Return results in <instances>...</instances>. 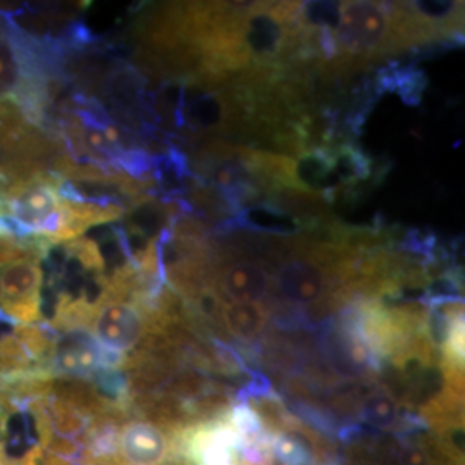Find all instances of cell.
I'll return each mask as SVG.
<instances>
[{
  "label": "cell",
  "mask_w": 465,
  "mask_h": 465,
  "mask_svg": "<svg viewBox=\"0 0 465 465\" xmlns=\"http://www.w3.org/2000/svg\"><path fill=\"white\" fill-rule=\"evenodd\" d=\"M95 305L97 311L92 328L95 340L104 349L123 355L142 341L145 334V321L142 311L134 303L99 297Z\"/></svg>",
  "instance_id": "3"
},
{
  "label": "cell",
  "mask_w": 465,
  "mask_h": 465,
  "mask_svg": "<svg viewBox=\"0 0 465 465\" xmlns=\"http://www.w3.org/2000/svg\"><path fill=\"white\" fill-rule=\"evenodd\" d=\"M88 465H116L113 464V462H109V460H99V462H92V464Z\"/></svg>",
  "instance_id": "17"
},
{
  "label": "cell",
  "mask_w": 465,
  "mask_h": 465,
  "mask_svg": "<svg viewBox=\"0 0 465 465\" xmlns=\"http://www.w3.org/2000/svg\"><path fill=\"white\" fill-rule=\"evenodd\" d=\"M40 262L42 257L38 253H30L0 266V280L4 290L2 302L42 300L44 269Z\"/></svg>",
  "instance_id": "6"
},
{
  "label": "cell",
  "mask_w": 465,
  "mask_h": 465,
  "mask_svg": "<svg viewBox=\"0 0 465 465\" xmlns=\"http://www.w3.org/2000/svg\"><path fill=\"white\" fill-rule=\"evenodd\" d=\"M390 36V4L341 2L340 23L334 30L336 55L374 61L386 55Z\"/></svg>",
  "instance_id": "1"
},
{
  "label": "cell",
  "mask_w": 465,
  "mask_h": 465,
  "mask_svg": "<svg viewBox=\"0 0 465 465\" xmlns=\"http://www.w3.org/2000/svg\"><path fill=\"white\" fill-rule=\"evenodd\" d=\"M397 465H431V459L422 447L403 443L397 450Z\"/></svg>",
  "instance_id": "16"
},
{
  "label": "cell",
  "mask_w": 465,
  "mask_h": 465,
  "mask_svg": "<svg viewBox=\"0 0 465 465\" xmlns=\"http://www.w3.org/2000/svg\"><path fill=\"white\" fill-rule=\"evenodd\" d=\"M341 2H307L300 5L299 23L302 28L316 32H332L340 23Z\"/></svg>",
  "instance_id": "13"
},
{
  "label": "cell",
  "mask_w": 465,
  "mask_h": 465,
  "mask_svg": "<svg viewBox=\"0 0 465 465\" xmlns=\"http://www.w3.org/2000/svg\"><path fill=\"white\" fill-rule=\"evenodd\" d=\"M124 357L104 349L95 336L86 330L61 332L50 357V372L57 378L84 380L100 369H119Z\"/></svg>",
  "instance_id": "2"
},
{
  "label": "cell",
  "mask_w": 465,
  "mask_h": 465,
  "mask_svg": "<svg viewBox=\"0 0 465 465\" xmlns=\"http://www.w3.org/2000/svg\"><path fill=\"white\" fill-rule=\"evenodd\" d=\"M269 269L259 261H230L217 267L214 286L234 303H259L271 290Z\"/></svg>",
  "instance_id": "5"
},
{
  "label": "cell",
  "mask_w": 465,
  "mask_h": 465,
  "mask_svg": "<svg viewBox=\"0 0 465 465\" xmlns=\"http://www.w3.org/2000/svg\"><path fill=\"white\" fill-rule=\"evenodd\" d=\"M424 86H426L424 74L414 67H397V69L386 67L380 73V78H378V90L397 92L400 97L409 102L411 105L419 104Z\"/></svg>",
  "instance_id": "12"
},
{
  "label": "cell",
  "mask_w": 465,
  "mask_h": 465,
  "mask_svg": "<svg viewBox=\"0 0 465 465\" xmlns=\"http://www.w3.org/2000/svg\"><path fill=\"white\" fill-rule=\"evenodd\" d=\"M274 290L282 299L297 305H312L322 299L332 286L326 269L303 257H292L276 269Z\"/></svg>",
  "instance_id": "4"
},
{
  "label": "cell",
  "mask_w": 465,
  "mask_h": 465,
  "mask_svg": "<svg viewBox=\"0 0 465 465\" xmlns=\"http://www.w3.org/2000/svg\"><path fill=\"white\" fill-rule=\"evenodd\" d=\"M272 464L274 465H311L307 449L299 440L286 434H278L272 441Z\"/></svg>",
  "instance_id": "15"
},
{
  "label": "cell",
  "mask_w": 465,
  "mask_h": 465,
  "mask_svg": "<svg viewBox=\"0 0 465 465\" xmlns=\"http://www.w3.org/2000/svg\"><path fill=\"white\" fill-rule=\"evenodd\" d=\"M2 297H4V290H2V280H0V302H2Z\"/></svg>",
  "instance_id": "18"
},
{
  "label": "cell",
  "mask_w": 465,
  "mask_h": 465,
  "mask_svg": "<svg viewBox=\"0 0 465 465\" xmlns=\"http://www.w3.org/2000/svg\"><path fill=\"white\" fill-rule=\"evenodd\" d=\"M362 419L367 424L380 428V430H391L399 424L400 407L397 400L386 393H372L364 400L362 405Z\"/></svg>",
  "instance_id": "14"
},
{
  "label": "cell",
  "mask_w": 465,
  "mask_h": 465,
  "mask_svg": "<svg viewBox=\"0 0 465 465\" xmlns=\"http://www.w3.org/2000/svg\"><path fill=\"white\" fill-rule=\"evenodd\" d=\"M236 223L249 232L276 236H293L300 230V224L293 217L282 214L269 203H257L238 213Z\"/></svg>",
  "instance_id": "10"
},
{
  "label": "cell",
  "mask_w": 465,
  "mask_h": 465,
  "mask_svg": "<svg viewBox=\"0 0 465 465\" xmlns=\"http://www.w3.org/2000/svg\"><path fill=\"white\" fill-rule=\"evenodd\" d=\"M40 407L47 419L50 431L55 436L74 440L76 436L84 434L88 428V417L80 414L64 400L49 395L45 399H40Z\"/></svg>",
  "instance_id": "11"
},
{
  "label": "cell",
  "mask_w": 465,
  "mask_h": 465,
  "mask_svg": "<svg viewBox=\"0 0 465 465\" xmlns=\"http://www.w3.org/2000/svg\"><path fill=\"white\" fill-rule=\"evenodd\" d=\"M132 465H134V464H132Z\"/></svg>",
  "instance_id": "19"
},
{
  "label": "cell",
  "mask_w": 465,
  "mask_h": 465,
  "mask_svg": "<svg viewBox=\"0 0 465 465\" xmlns=\"http://www.w3.org/2000/svg\"><path fill=\"white\" fill-rule=\"evenodd\" d=\"M238 445L240 434L234 428H216L199 434L192 443V451L200 465H232Z\"/></svg>",
  "instance_id": "8"
},
{
  "label": "cell",
  "mask_w": 465,
  "mask_h": 465,
  "mask_svg": "<svg viewBox=\"0 0 465 465\" xmlns=\"http://www.w3.org/2000/svg\"><path fill=\"white\" fill-rule=\"evenodd\" d=\"M224 330L238 340L252 341L266 328V311L259 303H224L221 307Z\"/></svg>",
  "instance_id": "9"
},
{
  "label": "cell",
  "mask_w": 465,
  "mask_h": 465,
  "mask_svg": "<svg viewBox=\"0 0 465 465\" xmlns=\"http://www.w3.org/2000/svg\"><path fill=\"white\" fill-rule=\"evenodd\" d=\"M121 450L134 465H159L166 459V438L152 424L134 422L121 434Z\"/></svg>",
  "instance_id": "7"
}]
</instances>
